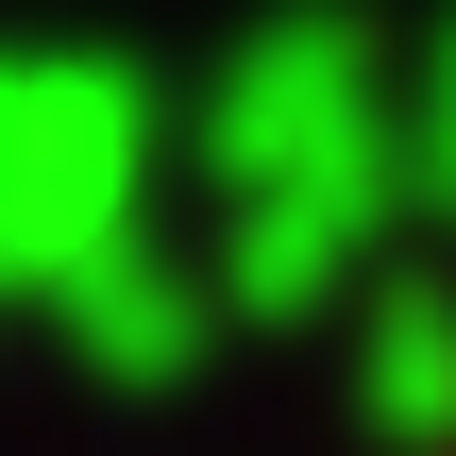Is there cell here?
I'll return each instance as SVG.
<instances>
[{
	"instance_id": "obj_1",
	"label": "cell",
	"mask_w": 456,
	"mask_h": 456,
	"mask_svg": "<svg viewBox=\"0 0 456 456\" xmlns=\"http://www.w3.org/2000/svg\"><path fill=\"white\" fill-rule=\"evenodd\" d=\"M203 152H220V186L406 169V152H389V51H372V17H355V0H288V17H254V51H237L220 102H203Z\"/></svg>"
},
{
	"instance_id": "obj_6",
	"label": "cell",
	"mask_w": 456,
	"mask_h": 456,
	"mask_svg": "<svg viewBox=\"0 0 456 456\" xmlns=\"http://www.w3.org/2000/svg\"><path fill=\"white\" fill-rule=\"evenodd\" d=\"M389 152H406V220L456 237V0L423 17V51L389 68Z\"/></svg>"
},
{
	"instance_id": "obj_4",
	"label": "cell",
	"mask_w": 456,
	"mask_h": 456,
	"mask_svg": "<svg viewBox=\"0 0 456 456\" xmlns=\"http://www.w3.org/2000/svg\"><path fill=\"white\" fill-rule=\"evenodd\" d=\"M355 423L372 456H456V271H355Z\"/></svg>"
},
{
	"instance_id": "obj_2",
	"label": "cell",
	"mask_w": 456,
	"mask_h": 456,
	"mask_svg": "<svg viewBox=\"0 0 456 456\" xmlns=\"http://www.w3.org/2000/svg\"><path fill=\"white\" fill-rule=\"evenodd\" d=\"M389 220H406V169H288V186H237V254H220L237 322H322V305H355V271L389 254Z\"/></svg>"
},
{
	"instance_id": "obj_5",
	"label": "cell",
	"mask_w": 456,
	"mask_h": 456,
	"mask_svg": "<svg viewBox=\"0 0 456 456\" xmlns=\"http://www.w3.org/2000/svg\"><path fill=\"white\" fill-rule=\"evenodd\" d=\"M85 355H102V372H186V355H203V288L152 271V254H102V271H85Z\"/></svg>"
},
{
	"instance_id": "obj_3",
	"label": "cell",
	"mask_w": 456,
	"mask_h": 456,
	"mask_svg": "<svg viewBox=\"0 0 456 456\" xmlns=\"http://www.w3.org/2000/svg\"><path fill=\"white\" fill-rule=\"evenodd\" d=\"M118 169H135V102L102 68L0 85V254H85L118 220Z\"/></svg>"
}]
</instances>
